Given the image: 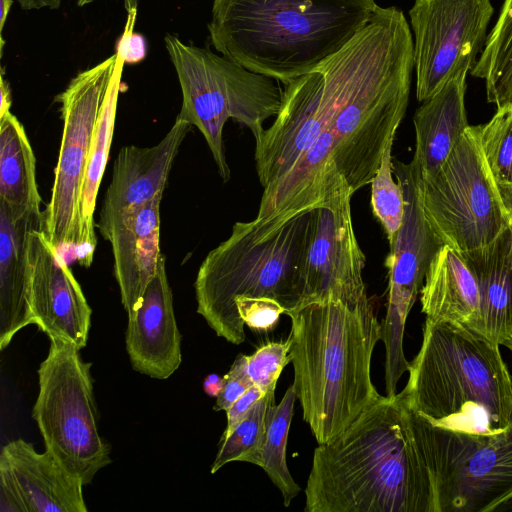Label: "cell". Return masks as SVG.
<instances>
[{"label":"cell","instance_id":"6da1fadb","mask_svg":"<svg viewBox=\"0 0 512 512\" xmlns=\"http://www.w3.org/2000/svg\"><path fill=\"white\" fill-rule=\"evenodd\" d=\"M360 56L326 128L279 180L264 188L256 219L282 223L347 188L371 183L405 116L414 68L403 12L377 6L362 28Z\"/></svg>","mask_w":512,"mask_h":512},{"label":"cell","instance_id":"7a4b0ae2","mask_svg":"<svg viewBox=\"0 0 512 512\" xmlns=\"http://www.w3.org/2000/svg\"><path fill=\"white\" fill-rule=\"evenodd\" d=\"M438 430L402 390L380 396L333 440L318 444L307 512H440Z\"/></svg>","mask_w":512,"mask_h":512},{"label":"cell","instance_id":"3957f363","mask_svg":"<svg viewBox=\"0 0 512 512\" xmlns=\"http://www.w3.org/2000/svg\"><path fill=\"white\" fill-rule=\"evenodd\" d=\"M286 315L291 319L290 360L303 419L317 443L325 444L381 396L371 380L381 323L369 298L328 297Z\"/></svg>","mask_w":512,"mask_h":512},{"label":"cell","instance_id":"277c9868","mask_svg":"<svg viewBox=\"0 0 512 512\" xmlns=\"http://www.w3.org/2000/svg\"><path fill=\"white\" fill-rule=\"evenodd\" d=\"M374 0H213L212 46L286 84L318 68L370 20Z\"/></svg>","mask_w":512,"mask_h":512},{"label":"cell","instance_id":"5b68a950","mask_svg":"<svg viewBox=\"0 0 512 512\" xmlns=\"http://www.w3.org/2000/svg\"><path fill=\"white\" fill-rule=\"evenodd\" d=\"M500 345L451 323L425 320L403 391L433 426L485 436L512 421V375Z\"/></svg>","mask_w":512,"mask_h":512},{"label":"cell","instance_id":"8992f818","mask_svg":"<svg viewBox=\"0 0 512 512\" xmlns=\"http://www.w3.org/2000/svg\"><path fill=\"white\" fill-rule=\"evenodd\" d=\"M310 218L308 210L282 223L236 222L230 236L207 254L194 283L197 313L219 337L235 345L245 340L238 296L272 298L285 314L300 305Z\"/></svg>","mask_w":512,"mask_h":512},{"label":"cell","instance_id":"52a82bcc","mask_svg":"<svg viewBox=\"0 0 512 512\" xmlns=\"http://www.w3.org/2000/svg\"><path fill=\"white\" fill-rule=\"evenodd\" d=\"M164 41L182 93L177 116L202 133L220 177L227 182L231 171L223 141L225 123L233 119L258 140L265 121L280 110L283 90L275 79L250 71L209 48L186 44L170 34Z\"/></svg>","mask_w":512,"mask_h":512},{"label":"cell","instance_id":"ba28073f","mask_svg":"<svg viewBox=\"0 0 512 512\" xmlns=\"http://www.w3.org/2000/svg\"><path fill=\"white\" fill-rule=\"evenodd\" d=\"M91 365L76 346L50 339L32 411L46 451L84 486L111 462L110 447L99 434Z\"/></svg>","mask_w":512,"mask_h":512},{"label":"cell","instance_id":"9c48e42d","mask_svg":"<svg viewBox=\"0 0 512 512\" xmlns=\"http://www.w3.org/2000/svg\"><path fill=\"white\" fill-rule=\"evenodd\" d=\"M411 167L422 210L444 245L460 253L477 249L493 242L510 226L482 152L479 125L468 126L431 180L419 179Z\"/></svg>","mask_w":512,"mask_h":512},{"label":"cell","instance_id":"30bf717a","mask_svg":"<svg viewBox=\"0 0 512 512\" xmlns=\"http://www.w3.org/2000/svg\"><path fill=\"white\" fill-rule=\"evenodd\" d=\"M116 53L78 73L55 100L60 103L63 132L43 230L58 249L72 250L76 261L89 267L94 252L83 228L81 200L91 143L117 64Z\"/></svg>","mask_w":512,"mask_h":512},{"label":"cell","instance_id":"8fae6325","mask_svg":"<svg viewBox=\"0 0 512 512\" xmlns=\"http://www.w3.org/2000/svg\"><path fill=\"white\" fill-rule=\"evenodd\" d=\"M362 29L315 70L284 84L275 120L255 141V163L263 188L283 177L326 128L355 71Z\"/></svg>","mask_w":512,"mask_h":512},{"label":"cell","instance_id":"7c38bea8","mask_svg":"<svg viewBox=\"0 0 512 512\" xmlns=\"http://www.w3.org/2000/svg\"><path fill=\"white\" fill-rule=\"evenodd\" d=\"M393 172L403 188L405 214L385 262L389 270V293L381 340L385 345L386 396L397 393L398 381L408 372L409 361L403 349L406 320L430 263L444 245L422 210L410 163H393Z\"/></svg>","mask_w":512,"mask_h":512},{"label":"cell","instance_id":"4fadbf2b","mask_svg":"<svg viewBox=\"0 0 512 512\" xmlns=\"http://www.w3.org/2000/svg\"><path fill=\"white\" fill-rule=\"evenodd\" d=\"M493 11L490 0H414L409 17L418 101L431 98L462 68H473Z\"/></svg>","mask_w":512,"mask_h":512},{"label":"cell","instance_id":"5bb4252c","mask_svg":"<svg viewBox=\"0 0 512 512\" xmlns=\"http://www.w3.org/2000/svg\"><path fill=\"white\" fill-rule=\"evenodd\" d=\"M437 429L440 512H494L512 497V421L485 436Z\"/></svg>","mask_w":512,"mask_h":512},{"label":"cell","instance_id":"9a60e30c","mask_svg":"<svg viewBox=\"0 0 512 512\" xmlns=\"http://www.w3.org/2000/svg\"><path fill=\"white\" fill-rule=\"evenodd\" d=\"M353 194L345 189L311 209L300 305L328 297L346 301L368 298L363 279L365 255L352 223Z\"/></svg>","mask_w":512,"mask_h":512},{"label":"cell","instance_id":"2e32d148","mask_svg":"<svg viewBox=\"0 0 512 512\" xmlns=\"http://www.w3.org/2000/svg\"><path fill=\"white\" fill-rule=\"evenodd\" d=\"M26 253L34 324L49 339L81 350L87 345L92 310L80 284L42 227L28 231Z\"/></svg>","mask_w":512,"mask_h":512},{"label":"cell","instance_id":"e0dca14e","mask_svg":"<svg viewBox=\"0 0 512 512\" xmlns=\"http://www.w3.org/2000/svg\"><path fill=\"white\" fill-rule=\"evenodd\" d=\"M163 193L148 202L115 214L97 227L110 242L114 275L121 302L128 317L140 305L142 296L155 276L160 252V204Z\"/></svg>","mask_w":512,"mask_h":512},{"label":"cell","instance_id":"ac0fdd59","mask_svg":"<svg viewBox=\"0 0 512 512\" xmlns=\"http://www.w3.org/2000/svg\"><path fill=\"white\" fill-rule=\"evenodd\" d=\"M126 350L133 369L151 378L167 379L181 364V334L163 255L139 307L128 317Z\"/></svg>","mask_w":512,"mask_h":512},{"label":"cell","instance_id":"d6986e66","mask_svg":"<svg viewBox=\"0 0 512 512\" xmlns=\"http://www.w3.org/2000/svg\"><path fill=\"white\" fill-rule=\"evenodd\" d=\"M191 126L177 116L170 130L156 145L122 147L114 161L98 223L163 193L173 162Z\"/></svg>","mask_w":512,"mask_h":512},{"label":"cell","instance_id":"ffe728a7","mask_svg":"<svg viewBox=\"0 0 512 512\" xmlns=\"http://www.w3.org/2000/svg\"><path fill=\"white\" fill-rule=\"evenodd\" d=\"M468 71V67L458 71L414 114L416 143L410 163L421 180H431L438 173L469 126L465 109Z\"/></svg>","mask_w":512,"mask_h":512},{"label":"cell","instance_id":"44dd1931","mask_svg":"<svg viewBox=\"0 0 512 512\" xmlns=\"http://www.w3.org/2000/svg\"><path fill=\"white\" fill-rule=\"evenodd\" d=\"M420 302L425 320L459 325L481 336L477 281L454 248L443 245L434 256L420 290Z\"/></svg>","mask_w":512,"mask_h":512},{"label":"cell","instance_id":"7402d4cb","mask_svg":"<svg viewBox=\"0 0 512 512\" xmlns=\"http://www.w3.org/2000/svg\"><path fill=\"white\" fill-rule=\"evenodd\" d=\"M44 219L13 216L0 204V349H5L23 328L34 324L30 305L28 231Z\"/></svg>","mask_w":512,"mask_h":512},{"label":"cell","instance_id":"603a6c76","mask_svg":"<svg viewBox=\"0 0 512 512\" xmlns=\"http://www.w3.org/2000/svg\"><path fill=\"white\" fill-rule=\"evenodd\" d=\"M16 476L29 512H86L83 484L48 451L39 453L23 439L1 450Z\"/></svg>","mask_w":512,"mask_h":512},{"label":"cell","instance_id":"cb8c5ba5","mask_svg":"<svg viewBox=\"0 0 512 512\" xmlns=\"http://www.w3.org/2000/svg\"><path fill=\"white\" fill-rule=\"evenodd\" d=\"M460 254L477 281L481 336L507 348L512 341L511 226L488 245Z\"/></svg>","mask_w":512,"mask_h":512},{"label":"cell","instance_id":"d4e9b609","mask_svg":"<svg viewBox=\"0 0 512 512\" xmlns=\"http://www.w3.org/2000/svg\"><path fill=\"white\" fill-rule=\"evenodd\" d=\"M0 204L13 216L44 219L34 152L23 125L10 111L0 115Z\"/></svg>","mask_w":512,"mask_h":512},{"label":"cell","instance_id":"484cf974","mask_svg":"<svg viewBox=\"0 0 512 512\" xmlns=\"http://www.w3.org/2000/svg\"><path fill=\"white\" fill-rule=\"evenodd\" d=\"M296 398V389L292 384L279 404L269 405L262 442L248 461L265 471L281 492L286 507L301 491L300 486L292 478L286 462L287 439Z\"/></svg>","mask_w":512,"mask_h":512},{"label":"cell","instance_id":"4316f807","mask_svg":"<svg viewBox=\"0 0 512 512\" xmlns=\"http://www.w3.org/2000/svg\"><path fill=\"white\" fill-rule=\"evenodd\" d=\"M117 56L118 59L114 74L93 134L81 200L84 234L86 242L93 252H95L97 244L94 212L100 183L107 164L112 142L117 101L124 66L123 59L118 54Z\"/></svg>","mask_w":512,"mask_h":512},{"label":"cell","instance_id":"83f0119b","mask_svg":"<svg viewBox=\"0 0 512 512\" xmlns=\"http://www.w3.org/2000/svg\"><path fill=\"white\" fill-rule=\"evenodd\" d=\"M470 74L485 81L489 103L497 108L512 104V0H504Z\"/></svg>","mask_w":512,"mask_h":512},{"label":"cell","instance_id":"f1b7e54d","mask_svg":"<svg viewBox=\"0 0 512 512\" xmlns=\"http://www.w3.org/2000/svg\"><path fill=\"white\" fill-rule=\"evenodd\" d=\"M392 146L393 142L386 147L370 183L372 211L386 233L389 246L394 242L405 214L403 188L393 178Z\"/></svg>","mask_w":512,"mask_h":512},{"label":"cell","instance_id":"f546056e","mask_svg":"<svg viewBox=\"0 0 512 512\" xmlns=\"http://www.w3.org/2000/svg\"><path fill=\"white\" fill-rule=\"evenodd\" d=\"M272 403H275V395L265 394L231 433L221 440L220 449L211 467L212 474L229 462L249 461L262 442L267 409Z\"/></svg>","mask_w":512,"mask_h":512},{"label":"cell","instance_id":"4dcf8cb0","mask_svg":"<svg viewBox=\"0 0 512 512\" xmlns=\"http://www.w3.org/2000/svg\"><path fill=\"white\" fill-rule=\"evenodd\" d=\"M479 140L497 185H512V104L497 108L488 123L479 125Z\"/></svg>","mask_w":512,"mask_h":512},{"label":"cell","instance_id":"1f68e13d","mask_svg":"<svg viewBox=\"0 0 512 512\" xmlns=\"http://www.w3.org/2000/svg\"><path fill=\"white\" fill-rule=\"evenodd\" d=\"M291 341H271L247 356L248 374L264 394L275 395L278 378L290 360Z\"/></svg>","mask_w":512,"mask_h":512},{"label":"cell","instance_id":"d6a6232c","mask_svg":"<svg viewBox=\"0 0 512 512\" xmlns=\"http://www.w3.org/2000/svg\"><path fill=\"white\" fill-rule=\"evenodd\" d=\"M235 305L243 323L250 329L268 332L277 324L285 308L269 297L238 296Z\"/></svg>","mask_w":512,"mask_h":512},{"label":"cell","instance_id":"836d02e7","mask_svg":"<svg viewBox=\"0 0 512 512\" xmlns=\"http://www.w3.org/2000/svg\"><path fill=\"white\" fill-rule=\"evenodd\" d=\"M254 384L248 374L247 355L239 354L223 377V387L216 397L214 410L226 411L244 392Z\"/></svg>","mask_w":512,"mask_h":512},{"label":"cell","instance_id":"e575fe53","mask_svg":"<svg viewBox=\"0 0 512 512\" xmlns=\"http://www.w3.org/2000/svg\"><path fill=\"white\" fill-rule=\"evenodd\" d=\"M0 512H29V508L6 458L0 454Z\"/></svg>","mask_w":512,"mask_h":512},{"label":"cell","instance_id":"d590c367","mask_svg":"<svg viewBox=\"0 0 512 512\" xmlns=\"http://www.w3.org/2000/svg\"><path fill=\"white\" fill-rule=\"evenodd\" d=\"M137 11L127 13V21L124 31L116 43L115 53L124 61V64H138L147 54V42L145 37L134 32Z\"/></svg>","mask_w":512,"mask_h":512},{"label":"cell","instance_id":"8d00e7d4","mask_svg":"<svg viewBox=\"0 0 512 512\" xmlns=\"http://www.w3.org/2000/svg\"><path fill=\"white\" fill-rule=\"evenodd\" d=\"M264 395V392L260 388L253 385L226 410L227 424L221 440L231 433L247 415L252 406Z\"/></svg>","mask_w":512,"mask_h":512},{"label":"cell","instance_id":"74e56055","mask_svg":"<svg viewBox=\"0 0 512 512\" xmlns=\"http://www.w3.org/2000/svg\"><path fill=\"white\" fill-rule=\"evenodd\" d=\"M20 7L24 10H39L42 8L57 9L60 7L61 0H17Z\"/></svg>","mask_w":512,"mask_h":512},{"label":"cell","instance_id":"f35d334b","mask_svg":"<svg viewBox=\"0 0 512 512\" xmlns=\"http://www.w3.org/2000/svg\"><path fill=\"white\" fill-rule=\"evenodd\" d=\"M223 387V378L217 374L208 375L203 383L204 391L211 397H217Z\"/></svg>","mask_w":512,"mask_h":512},{"label":"cell","instance_id":"ab89813d","mask_svg":"<svg viewBox=\"0 0 512 512\" xmlns=\"http://www.w3.org/2000/svg\"><path fill=\"white\" fill-rule=\"evenodd\" d=\"M0 95H1V103H0V115H3L5 112L10 111L11 106V98H10V89L8 82L5 81L3 77V73L0 78Z\"/></svg>","mask_w":512,"mask_h":512},{"label":"cell","instance_id":"60d3db41","mask_svg":"<svg viewBox=\"0 0 512 512\" xmlns=\"http://www.w3.org/2000/svg\"><path fill=\"white\" fill-rule=\"evenodd\" d=\"M12 3H13V0H1V6H0V8H1V13H0V34H1L0 50H1V55H2V51H3V47H4L3 28H4V25L8 18Z\"/></svg>","mask_w":512,"mask_h":512},{"label":"cell","instance_id":"b9f144b4","mask_svg":"<svg viewBox=\"0 0 512 512\" xmlns=\"http://www.w3.org/2000/svg\"><path fill=\"white\" fill-rule=\"evenodd\" d=\"M512 228V185L498 186Z\"/></svg>","mask_w":512,"mask_h":512},{"label":"cell","instance_id":"7bdbcfd3","mask_svg":"<svg viewBox=\"0 0 512 512\" xmlns=\"http://www.w3.org/2000/svg\"><path fill=\"white\" fill-rule=\"evenodd\" d=\"M94 0H77V5L79 7L90 4ZM125 9L127 13L137 11L138 0H123Z\"/></svg>","mask_w":512,"mask_h":512},{"label":"cell","instance_id":"ee69618b","mask_svg":"<svg viewBox=\"0 0 512 512\" xmlns=\"http://www.w3.org/2000/svg\"><path fill=\"white\" fill-rule=\"evenodd\" d=\"M512 511V497L509 498L507 501L499 505L494 512H508Z\"/></svg>","mask_w":512,"mask_h":512},{"label":"cell","instance_id":"f6af8a7d","mask_svg":"<svg viewBox=\"0 0 512 512\" xmlns=\"http://www.w3.org/2000/svg\"><path fill=\"white\" fill-rule=\"evenodd\" d=\"M507 349L511 352L512 354V341L510 342V344L507 346Z\"/></svg>","mask_w":512,"mask_h":512}]
</instances>
